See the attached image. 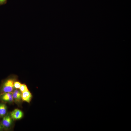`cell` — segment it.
<instances>
[{
    "instance_id": "obj_6",
    "label": "cell",
    "mask_w": 131,
    "mask_h": 131,
    "mask_svg": "<svg viewBox=\"0 0 131 131\" xmlns=\"http://www.w3.org/2000/svg\"><path fill=\"white\" fill-rule=\"evenodd\" d=\"M13 99L17 101H19L22 99L21 94L17 89L15 90L13 93Z\"/></svg>"
},
{
    "instance_id": "obj_10",
    "label": "cell",
    "mask_w": 131,
    "mask_h": 131,
    "mask_svg": "<svg viewBox=\"0 0 131 131\" xmlns=\"http://www.w3.org/2000/svg\"><path fill=\"white\" fill-rule=\"evenodd\" d=\"M7 0H0V4H2L5 3Z\"/></svg>"
},
{
    "instance_id": "obj_5",
    "label": "cell",
    "mask_w": 131,
    "mask_h": 131,
    "mask_svg": "<svg viewBox=\"0 0 131 131\" xmlns=\"http://www.w3.org/2000/svg\"><path fill=\"white\" fill-rule=\"evenodd\" d=\"M12 120L10 116L6 115L3 117L2 121V124L5 127L8 128L11 125Z\"/></svg>"
},
{
    "instance_id": "obj_1",
    "label": "cell",
    "mask_w": 131,
    "mask_h": 131,
    "mask_svg": "<svg viewBox=\"0 0 131 131\" xmlns=\"http://www.w3.org/2000/svg\"><path fill=\"white\" fill-rule=\"evenodd\" d=\"M16 77L10 76L5 80L2 83L1 89L2 93L12 92L14 87V84L16 81Z\"/></svg>"
},
{
    "instance_id": "obj_4",
    "label": "cell",
    "mask_w": 131,
    "mask_h": 131,
    "mask_svg": "<svg viewBox=\"0 0 131 131\" xmlns=\"http://www.w3.org/2000/svg\"><path fill=\"white\" fill-rule=\"evenodd\" d=\"M32 95L28 90L22 93V99L24 101L29 103L32 98Z\"/></svg>"
},
{
    "instance_id": "obj_7",
    "label": "cell",
    "mask_w": 131,
    "mask_h": 131,
    "mask_svg": "<svg viewBox=\"0 0 131 131\" xmlns=\"http://www.w3.org/2000/svg\"><path fill=\"white\" fill-rule=\"evenodd\" d=\"M7 111V107L4 104H0V117H2L6 114Z\"/></svg>"
},
{
    "instance_id": "obj_8",
    "label": "cell",
    "mask_w": 131,
    "mask_h": 131,
    "mask_svg": "<svg viewBox=\"0 0 131 131\" xmlns=\"http://www.w3.org/2000/svg\"><path fill=\"white\" fill-rule=\"evenodd\" d=\"M19 89L21 93L28 90L26 85L24 84H21Z\"/></svg>"
},
{
    "instance_id": "obj_9",
    "label": "cell",
    "mask_w": 131,
    "mask_h": 131,
    "mask_svg": "<svg viewBox=\"0 0 131 131\" xmlns=\"http://www.w3.org/2000/svg\"><path fill=\"white\" fill-rule=\"evenodd\" d=\"M22 84L19 82L15 81L14 84V88L16 89H19Z\"/></svg>"
},
{
    "instance_id": "obj_11",
    "label": "cell",
    "mask_w": 131,
    "mask_h": 131,
    "mask_svg": "<svg viewBox=\"0 0 131 131\" xmlns=\"http://www.w3.org/2000/svg\"><path fill=\"white\" fill-rule=\"evenodd\" d=\"M1 128V127L0 126V130Z\"/></svg>"
},
{
    "instance_id": "obj_2",
    "label": "cell",
    "mask_w": 131,
    "mask_h": 131,
    "mask_svg": "<svg viewBox=\"0 0 131 131\" xmlns=\"http://www.w3.org/2000/svg\"><path fill=\"white\" fill-rule=\"evenodd\" d=\"M11 118L14 120L21 119L23 117V113L22 111L19 109H16L10 113Z\"/></svg>"
},
{
    "instance_id": "obj_3",
    "label": "cell",
    "mask_w": 131,
    "mask_h": 131,
    "mask_svg": "<svg viewBox=\"0 0 131 131\" xmlns=\"http://www.w3.org/2000/svg\"><path fill=\"white\" fill-rule=\"evenodd\" d=\"M0 97L1 99L4 101L11 102L13 101L12 92L3 93L1 94Z\"/></svg>"
}]
</instances>
